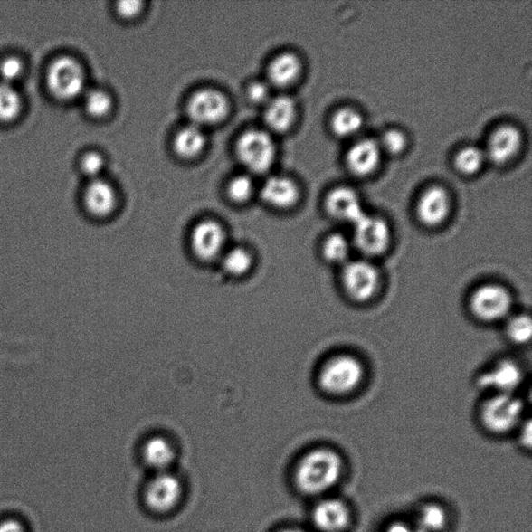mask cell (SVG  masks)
<instances>
[{
	"mask_svg": "<svg viewBox=\"0 0 532 532\" xmlns=\"http://www.w3.org/2000/svg\"><path fill=\"white\" fill-rule=\"evenodd\" d=\"M323 255L328 262L345 265L351 256V243L345 235H328L323 243Z\"/></svg>",
	"mask_w": 532,
	"mask_h": 532,
	"instance_id": "4316f807",
	"label": "cell"
},
{
	"mask_svg": "<svg viewBox=\"0 0 532 532\" xmlns=\"http://www.w3.org/2000/svg\"><path fill=\"white\" fill-rule=\"evenodd\" d=\"M326 208L333 218L352 223L366 214L363 212L358 194L346 186L335 188L328 195Z\"/></svg>",
	"mask_w": 532,
	"mask_h": 532,
	"instance_id": "2e32d148",
	"label": "cell"
},
{
	"mask_svg": "<svg viewBox=\"0 0 532 532\" xmlns=\"http://www.w3.org/2000/svg\"><path fill=\"white\" fill-rule=\"evenodd\" d=\"M469 306L474 317L484 323L506 319L513 309V296L506 287L488 283L476 289Z\"/></svg>",
	"mask_w": 532,
	"mask_h": 532,
	"instance_id": "277c9868",
	"label": "cell"
},
{
	"mask_svg": "<svg viewBox=\"0 0 532 532\" xmlns=\"http://www.w3.org/2000/svg\"><path fill=\"white\" fill-rule=\"evenodd\" d=\"M227 235L221 223L205 220L197 223L191 233L193 253L203 262L219 261L226 251Z\"/></svg>",
	"mask_w": 532,
	"mask_h": 532,
	"instance_id": "9c48e42d",
	"label": "cell"
},
{
	"mask_svg": "<svg viewBox=\"0 0 532 532\" xmlns=\"http://www.w3.org/2000/svg\"><path fill=\"white\" fill-rule=\"evenodd\" d=\"M206 137L199 126L191 124L181 128L174 138V150L182 158H194L205 148Z\"/></svg>",
	"mask_w": 532,
	"mask_h": 532,
	"instance_id": "603a6c76",
	"label": "cell"
},
{
	"mask_svg": "<svg viewBox=\"0 0 532 532\" xmlns=\"http://www.w3.org/2000/svg\"><path fill=\"white\" fill-rule=\"evenodd\" d=\"M143 456L146 463L157 470L164 472L175 459V451L169 440L164 437H152L144 445Z\"/></svg>",
	"mask_w": 532,
	"mask_h": 532,
	"instance_id": "cb8c5ba5",
	"label": "cell"
},
{
	"mask_svg": "<svg viewBox=\"0 0 532 532\" xmlns=\"http://www.w3.org/2000/svg\"><path fill=\"white\" fill-rule=\"evenodd\" d=\"M302 71V64L298 55L292 52H283L271 60L268 68V77L271 85L286 88L295 82Z\"/></svg>",
	"mask_w": 532,
	"mask_h": 532,
	"instance_id": "ffe728a7",
	"label": "cell"
},
{
	"mask_svg": "<svg viewBox=\"0 0 532 532\" xmlns=\"http://www.w3.org/2000/svg\"><path fill=\"white\" fill-rule=\"evenodd\" d=\"M85 108L90 117L103 118L109 114L113 108V100L104 90H92L86 94Z\"/></svg>",
	"mask_w": 532,
	"mask_h": 532,
	"instance_id": "4dcf8cb0",
	"label": "cell"
},
{
	"mask_svg": "<svg viewBox=\"0 0 532 532\" xmlns=\"http://www.w3.org/2000/svg\"><path fill=\"white\" fill-rule=\"evenodd\" d=\"M353 517L351 507L338 497H321L312 510L313 525L320 532H347Z\"/></svg>",
	"mask_w": 532,
	"mask_h": 532,
	"instance_id": "8fae6325",
	"label": "cell"
},
{
	"mask_svg": "<svg viewBox=\"0 0 532 532\" xmlns=\"http://www.w3.org/2000/svg\"><path fill=\"white\" fill-rule=\"evenodd\" d=\"M531 423L530 422H528L527 423L524 424L520 433V442L525 448H527V450H529V448L531 447Z\"/></svg>",
	"mask_w": 532,
	"mask_h": 532,
	"instance_id": "ab89813d",
	"label": "cell"
},
{
	"mask_svg": "<svg viewBox=\"0 0 532 532\" xmlns=\"http://www.w3.org/2000/svg\"><path fill=\"white\" fill-rule=\"evenodd\" d=\"M346 473V461L330 447L307 452L296 470V484L308 496L325 497L340 484Z\"/></svg>",
	"mask_w": 532,
	"mask_h": 532,
	"instance_id": "6da1fadb",
	"label": "cell"
},
{
	"mask_svg": "<svg viewBox=\"0 0 532 532\" xmlns=\"http://www.w3.org/2000/svg\"><path fill=\"white\" fill-rule=\"evenodd\" d=\"M23 72V62L17 58H6L0 62V77H2V82L4 83L13 85L14 82L20 79Z\"/></svg>",
	"mask_w": 532,
	"mask_h": 532,
	"instance_id": "836d02e7",
	"label": "cell"
},
{
	"mask_svg": "<svg viewBox=\"0 0 532 532\" xmlns=\"http://www.w3.org/2000/svg\"><path fill=\"white\" fill-rule=\"evenodd\" d=\"M507 333L508 338L517 345H527L532 335V323L529 315L521 313L509 318Z\"/></svg>",
	"mask_w": 532,
	"mask_h": 532,
	"instance_id": "f546056e",
	"label": "cell"
},
{
	"mask_svg": "<svg viewBox=\"0 0 532 532\" xmlns=\"http://www.w3.org/2000/svg\"><path fill=\"white\" fill-rule=\"evenodd\" d=\"M353 225L355 246L364 255L379 256L390 247V227L379 216L364 214Z\"/></svg>",
	"mask_w": 532,
	"mask_h": 532,
	"instance_id": "ba28073f",
	"label": "cell"
},
{
	"mask_svg": "<svg viewBox=\"0 0 532 532\" xmlns=\"http://www.w3.org/2000/svg\"><path fill=\"white\" fill-rule=\"evenodd\" d=\"M219 262L229 276L242 277L253 268L254 258L248 249L233 247L223 252Z\"/></svg>",
	"mask_w": 532,
	"mask_h": 532,
	"instance_id": "d4e9b609",
	"label": "cell"
},
{
	"mask_svg": "<svg viewBox=\"0 0 532 532\" xmlns=\"http://www.w3.org/2000/svg\"><path fill=\"white\" fill-rule=\"evenodd\" d=\"M523 403L514 394H493L480 409L484 428L494 435H506L522 422Z\"/></svg>",
	"mask_w": 532,
	"mask_h": 532,
	"instance_id": "3957f363",
	"label": "cell"
},
{
	"mask_svg": "<svg viewBox=\"0 0 532 532\" xmlns=\"http://www.w3.org/2000/svg\"><path fill=\"white\" fill-rule=\"evenodd\" d=\"M363 116L352 108L341 109L332 118V129L336 136L351 137L358 132L363 126Z\"/></svg>",
	"mask_w": 532,
	"mask_h": 532,
	"instance_id": "484cf974",
	"label": "cell"
},
{
	"mask_svg": "<svg viewBox=\"0 0 532 532\" xmlns=\"http://www.w3.org/2000/svg\"><path fill=\"white\" fill-rule=\"evenodd\" d=\"M21 109H23V100L18 90L13 85L0 82V121L15 120Z\"/></svg>",
	"mask_w": 532,
	"mask_h": 532,
	"instance_id": "83f0119b",
	"label": "cell"
},
{
	"mask_svg": "<svg viewBox=\"0 0 532 532\" xmlns=\"http://www.w3.org/2000/svg\"><path fill=\"white\" fill-rule=\"evenodd\" d=\"M379 142L371 138H364L351 147L347 154L348 169L358 176H366L373 173L381 160Z\"/></svg>",
	"mask_w": 532,
	"mask_h": 532,
	"instance_id": "e0dca14e",
	"label": "cell"
},
{
	"mask_svg": "<svg viewBox=\"0 0 532 532\" xmlns=\"http://www.w3.org/2000/svg\"><path fill=\"white\" fill-rule=\"evenodd\" d=\"M81 166L82 173L94 180L102 172L104 160L100 153L89 152L82 157Z\"/></svg>",
	"mask_w": 532,
	"mask_h": 532,
	"instance_id": "e575fe53",
	"label": "cell"
},
{
	"mask_svg": "<svg viewBox=\"0 0 532 532\" xmlns=\"http://www.w3.org/2000/svg\"><path fill=\"white\" fill-rule=\"evenodd\" d=\"M297 117V105L289 96L270 100L265 109L264 120L272 131L284 132L291 128Z\"/></svg>",
	"mask_w": 532,
	"mask_h": 532,
	"instance_id": "44dd1931",
	"label": "cell"
},
{
	"mask_svg": "<svg viewBox=\"0 0 532 532\" xmlns=\"http://www.w3.org/2000/svg\"><path fill=\"white\" fill-rule=\"evenodd\" d=\"M366 377V367L356 356L339 354L332 356L321 366L318 385L328 394L342 396L360 387Z\"/></svg>",
	"mask_w": 532,
	"mask_h": 532,
	"instance_id": "7a4b0ae2",
	"label": "cell"
},
{
	"mask_svg": "<svg viewBox=\"0 0 532 532\" xmlns=\"http://www.w3.org/2000/svg\"><path fill=\"white\" fill-rule=\"evenodd\" d=\"M0 532H25V530L19 521L9 519L0 522Z\"/></svg>",
	"mask_w": 532,
	"mask_h": 532,
	"instance_id": "f35d334b",
	"label": "cell"
},
{
	"mask_svg": "<svg viewBox=\"0 0 532 532\" xmlns=\"http://www.w3.org/2000/svg\"><path fill=\"white\" fill-rule=\"evenodd\" d=\"M143 3L137 2V0H129V2H120L117 5V12L119 15L125 19L135 18L141 13Z\"/></svg>",
	"mask_w": 532,
	"mask_h": 532,
	"instance_id": "8d00e7d4",
	"label": "cell"
},
{
	"mask_svg": "<svg viewBox=\"0 0 532 532\" xmlns=\"http://www.w3.org/2000/svg\"><path fill=\"white\" fill-rule=\"evenodd\" d=\"M47 86L61 100H72L85 92L86 76L80 62L70 57L54 60L47 72Z\"/></svg>",
	"mask_w": 532,
	"mask_h": 532,
	"instance_id": "8992f818",
	"label": "cell"
},
{
	"mask_svg": "<svg viewBox=\"0 0 532 532\" xmlns=\"http://www.w3.org/2000/svg\"><path fill=\"white\" fill-rule=\"evenodd\" d=\"M451 212V198L441 186H431L420 195L417 203V215L420 222L428 227L443 223Z\"/></svg>",
	"mask_w": 532,
	"mask_h": 532,
	"instance_id": "5bb4252c",
	"label": "cell"
},
{
	"mask_svg": "<svg viewBox=\"0 0 532 532\" xmlns=\"http://www.w3.org/2000/svg\"><path fill=\"white\" fill-rule=\"evenodd\" d=\"M83 199L89 214L95 218H107L113 214L117 204L114 187L98 178L88 185Z\"/></svg>",
	"mask_w": 532,
	"mask_h": 532,
	"instance_id": "d6986e66",
	"label": "cell"
},
{
	"mask_svg": "<svg viewBox=\"0 0 532 532\" xmlns=\"http://www.w3.org/2000/svg\"><path fill=\"white\" fill-rule=\"evenodd\" d=\"M380 142L381 150L386 151L392 156L401 154L408 145V139L404 133L395 128L385 131Z\"/></svg>",
	"mask_w": 532,
	"mask_h": 532,
	"instance_id": "d6a6232c",
	"label": "cell"
},
{
	"mask_svg": "<svg viewBox=\"0 0 532 532\" xmlns=\"http://www.w3.org/2000/svg\"><path fill=\"white\" fill-rule=\"evenodd\" d=\"M279 532H306L303 529H299V528H287Z\"/></svg>",
	"mask_w": 532,
	"mask_h": 532,
	"instance_id": "60d3db41",
	"label": "cell"
},
{
	"mask_svg": "<svg viewBox=\"0 0 532 532\" xmlns=\"http://www.w3.org/2000/svg\"><path fill=\"white\" fill-rule=\"evenodd\" d=\"M450 519V513L442 504L426 502L418 508L413 523L420 532H445Z\"/></svg>",
	"mask_w": 532,
	"mask_h": 532,
	"instance_id": "7402d4cb",
	"label": "cell"
},
{
	"mask_svg": "<svg viewBox=\"0 0 532 532\" xmlns=\"http://www.w3.org/2000/svg\"><path fill=\"white\" fill-rule=\"evenodd\" d=\"M385 532H420L416 525L407 521H394L388 525Z\"/></svg>",
	"mask_w": 532,
	"mask_h": 532,
	"instance_id": "74e56055",
	"label": "cell"
},
{
	"mask_svg": "<svg viewBox=\"0 0 532 532\" xmlns=\"http://www.w3.org/2000/svg\"><path fill=\"white\" fill-rule=\"evenodd\" d=\"M261 198L271 207L290 208L299 200V191L295 181L284 176H272L264 182Z\"/></svg>",
	"mask_w": 532,
	"mask_h": 532,
	"instance_id": "ac0fdd59",
	"label": "cell"
},
{
	"mask_svg": "<svg viewBox=\"0 0 532 532\" xmlns=\"http://www.w3.org/2000/svg\"><path fill=\"white\" fill-rule=\"evenodd\" d=\"M186 109L193 124L202 128L223 121L228 114L229 103L219 90L203 89L192 95Z\"/></svg>",
	"mask_w": 532,
	"mask_h": 532,
	"instance_id": "30bf717a",
	"label": "cell"
},
{
	"mask_svg": "<svg viewBox=\"0 0 532 532\" xmlns=\"http://www.w3.org/2000/svg\"><path fill=\"white\" fill-rule=\"evenodd\" d=\"M236 153L249 171L261 174L269 171L274 164L276 146L268 132L249 130L238 139Z\"/></svg>",
	"mask_w": 532,
	"mask_h": 532,
	"instance_id": "52a82bcc",
	"label": "cell"
},
{
	"mask_svg": "<svg viewBox=\"0 0 532 532\" xmlns=\"http://www.w3.org/2000/svg\"><path fill=\"white\" fill-rule=\"evenodd\" d=\"M341 279L348 298L359 303L375 298L381 287L379 269L366 259L349 261L343 265Z\"/></svg>",
	"mask_w": 532,
	"mask_h": 532,
	"instance_id": "5b68a950",
	"label": "cell"
},
{
	"mask_svg": "<svg viewBox=\"0 0 532 532\" xmlns=\"http://www.w3.org/2000/svg\"><path fill=\"white\" fill-rule=\"evenodd\" d=\"M182 496L180 480L170 473L162 472L154 479L146 491V502L157 513H167L177 507Z\"/></svg>",
	"mask_w": 532,
	"mask_h": 532,
	"instance_id": "7c38bea8",
	"label": "cell"
},
{
	"mask_svg": "<svg viewBox=\"0 0 532 532\" xmlns=\"http://www.w3.org/2000/svg\"><path fill=\"white\" fill-rule=\"evenodd\" d=\"M522 146V135L519 129L512 125H504L493 131L489 138L486 157L497 165L509 162Z\"/></svg>",
	"mask_w": 532,
	"mask_h": 532,
	"instance_id": "9a60e30c",
	"label": "cell"
},
{
	"mask_svg": "<svg viewBox=\"0 0 532 532\" xmlns=\"http://www.w3.org/2000/svg\"><path fill=\"white\" fill-rule=\"evenodd\" d=\"M486 158L485 151L479 147L468 146L457 153L454 165L461 173L473 175L481 169Z\"/></svg>",
	"mask_w": 532,
	"mask_h": 532,
	"instance_id": "f1b7e54d",
	"label": "cell"
},
{
	"mask_svg": "<svg viewBox=\"0 0 532 532\" xmlns=\"http://www.w3.org/2000/svg\"><path fill=\"white\" fill-rule=\"evenodd\" d=\"M522 381L520 366L512 360H501L480 375L479 385L482 389L494 391V394H514Z\"/></svg>",
	"mask_w": 532,
	"mask_h": 532,
	"instance_id": "4fadbf2b",
	"label": "cell"
},
{
	"mask_svg": "<svg viewBox=\"0 0 532 532\" xmlns=\"http://www.w3.org/2000/svg\"><path fill=\"white\" fill-rule=\"evenodd\" d=\"M253 181L250 177L240 175L231 179L227 186L229 198L236 203H243L251 198L253 194Z\"/></svg>",
	"mask_w": 532,
	"mask_h": 532,
	"instance_id": "1f68e13d",
	"label": "cell"
},
{
	"mask_svg": "<svg viewBox=\"0 0 532 532\" xmlns=\"http://www.w3.org/2000/svg\"><path fill=\"white\" fill-rule=\"evenodd\" d=\"M248 96L251 101L263 103L270 101V87L265 82L256 81L251 83L248 90Z\"/></svg>",
	"mask_w": 532,
	"mask_h": 532,
	"instance_id": "d590c367",
	"label": "cell"
}]
</instances>
